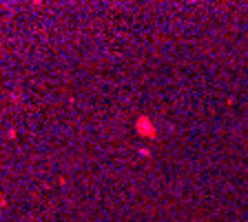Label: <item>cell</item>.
<instances>
[{
    "mask_svg": "<svg viewBox=\"0 0 248 222\" xmlns=\"http://www.w3.org/2000/svg\"><path fill=\"white\" fill-rule=\"evenodd\" d=\"M135 127H137V133L144 138H157V129L151 124V120L146 116H140L137 122H135Z\"/></svg>",
    "mask_w": 248,
    "mask_h": 222,
    "instance_id": "1",
    "label": "cell"
}]
</instances>
